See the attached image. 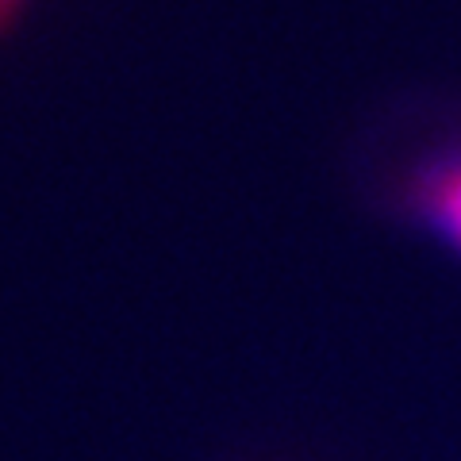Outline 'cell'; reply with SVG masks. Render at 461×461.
<instances>
[{"label":"cell","instance_id":"cell-1","mask_svg":"<svg viewBox=\"0 0 461 461\" xmlns=\"http://www.w3.org/2000/svg\"><path fill=\"white\" fill-rule=\"evenodd\" d=\"M430 212H435L438 223L461 242V166L435 177V185H430Z\"/></svg>","mask_w":461,"mask_h":461},{"label":"cell","instance_id":"cell-2","mask_svg":"<svg viewBox=\"0 0 461 461\" xmlns=\"http://www.w3.org/2000/svg\"><path fill=\"white\" fill-rule=\"evenodd\" d=\"M20 8H23V0H0V32H5V27L16 20Z\"/></svg>","mask_w":461,"mask_h":461}]
</instances>
